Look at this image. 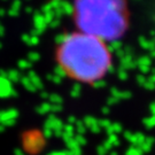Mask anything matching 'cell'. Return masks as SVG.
<instances>
[{
	"label": "cell",
	"instance_id": "obj_2",
	"mask_svg": "<svg viewBox=\"0 0 155 155\" xmlns=\"http://www.w3.org/2000/svg\"><path fill=\"white\" fill-rule=\"evenodd\" d=\"M74 17L79 31L115 38L123 30V0H75Z\"/></svg>",
	"mask_w": 155,
	"mask_h": 155
},
{
	"label": "cell",
	"instance_id": "obj_1",
	"mask_svg": "<svg viewBox=\"0 0 155 155\" xmlns=\"http://www.w3.org/2000/svg\"><path fill=\"white\" fill-rule=\"evenodd\" d=\"M55 60L67 77L91 83L102 77L110 64V55L102 39L89 33L72 32L58 44Z\"/></svg>",
	"mask_w": 155,
	"mask_h": 155
}]
</instances>
